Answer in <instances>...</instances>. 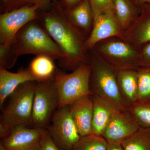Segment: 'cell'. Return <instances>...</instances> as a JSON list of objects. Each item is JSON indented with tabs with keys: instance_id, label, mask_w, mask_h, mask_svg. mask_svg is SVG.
I'll list each match as a JSON object with an SVG mask.
<instances>
[{
	"instance_id": "27",
	"label": "cell",
	"mask_w": 150,
	"mask_h": 150,
	"mask_svg": "<svg viewBox=\"0 0 150 150\" xmlns=\"http://www.w3.org/2000/svg\"><path fill=\"white\" fill-rule=\"evenodd\" d=\"M93 16L99 14L113 11L112 0H89Z\"/></svg>"
},
{
	"instance_id": "29",
	"label": "cell",
	"mask_w": 150,
	"mask_h": 150,
	"mask_svg": "<svg viewBox=\"0 0 150 150\" xmlns=\"http://www.w3.org/2000/svg\"><path fill=\"white\" fill-rule=\"evenodd\" d=\"M38 150H60L53 142L46 129L43 133Z\"/></svg>"
},
{
	"instance_id": "20",
	"label": "cell",
	"mask_w": 150,
	"mask_h": 150,
	"mask_svg": "<svg viewBox=\"0 0 150 150\" xmlns=\"http://www.w3.org/2000/svg\"><path fill=\"white\" fill-rule=\"evenodd\" d=\"M54 60L48 56H36L33 59L28 68L38 81H45L53 76L57 69Z\"/></svg>"
},
{
	"instance_id": "16",
	"label": "cell",
	"mask_w": 150,
	"mask_h": 150,
	"mask_svg": "<svg viewBox=\"0 0 150 150\" xmlns=\"http://www.w3.org/2000/svg\"><path fill=\"white\" fill-rule=\"evenodd\" d=\"M64 9L70 22L87 38L93 23V12L89 0H83L72 8Z\"/></svg>"
},
{
	"instance_id": "17",
	"label": "cell",
	"mask_w": 150,
	"mask_h": 150,
	"mask_svg": "<svg viewBox=\"0 0 150 150\" xmlns=\"http://www.w3.org/2000/svg\"><path fill=\"white\" fill-rule=\"evenodd\" d=\"M117 81L121 98L128 109L129 106L138 101L137 69L118 70Z\"/></svg>"
},
{
	"instance_id": "32",
	"label": "cell",
	"mask_w": 150,
	"mask_h": 150,
	"mask_svg": "<svg viewBox=\"0 0 150 150\" xmlns=\"http://www.w3.org/2000/svg\"><path fill=\"white\" fill-rule=\"evenodd\" d=\"M107 150H124L121 144L108 142Z\"/></svg>"
},
{
	"instance_id": "14",
	"label": "cell",
	"mask_w": 150,
	"mask_h": 150,
	"mask_svg": "<svg viewBox=\"0 0 150 150\" xmlns=\"http://www.w3.org/2000/svg\"><path fill=\"white\" fill-rule=\"evenodd\" d=\"M142 12L131 26L123 31L122 38L138 47L150 41V4H142Z\"/></svg>"
},
{
	"instance_id": "21",
	"label": "cell",
	"mask_w": 150,
	"mask_h": 150,
	"mask_svg": "<svg viewBox=\"0 0 150 150\" xmlns=\"http://www.w3.org/2000/svg\"><path fill=\"white\" fill-rule=\"evenodd\" d=\"M121 145L124 150H150V129L140 127Z\"/></svg>"
},
{
	"instance_id": "23",
	"label": "cell",
	"mask_w": 150,
	"mask_h": 150,
	"mask_svg": "<svg viewBox=\"0 0 150 150\" xmlns=\"http://www.w3.org/2000/svg\"><path fill=\"white\" fill-rule=\"evenodd\" d=\"M107 146L104 137L91 134L81 137L72 150H107Z\"/></svg>"
},
{
	"instance_id": "18",
	"label": "cell",
	"mask_w": 150,
	"mask_h": 150,
	"mask_svg": "<svg viewBox=\"0 0 150 150\" xmlns=\"http://www.w3.org/2000/svg\"><path fill=\"white\" fill-rule=\"evenodd\" d=\"M93 134L102 136L114 111L118 109L112 103L100 97L93 95Z\"/></svg>"
},
{
	"instance_id": "1",
	"label": "cell",
	"mask_w": 150,
	"mask_h": 150,
	"mask_svg": "<svg viewBox=\"0 0 150 150\" xmlns=\"http://www.w3.org/2000/svg\"><path fill=\"white\" fill-rule=\"evenodd\" d=\"M40 11L37 20L64 55L59 62V67L73 71L89 64L88 51L85 45L87 37L70 22L60 1L52 4L48 10Z\"/></svg>"
},
{
	"instance_id": "30",
	"label": "cell",
	"mask_w": 150,
	"mask_h": 150,
	"mask_svg": "<svg viewBox=\"0 0 150 150\" xmlns=\"http://www.w3.org/2000/svg\"><path fill=\"white\" fill-rule=\"evenodd\" d=\"M83 0H62L60 1L64 9H69L77 5Z\"/></svg>"
},
{
	"instance_id": "31",
	"label": "cell",
	"mask_w": 150,
	"mask_h": 150,
	"mask_svg": "<svg viewBox=\"0 0 150 150\" xmlns=\"http://www.w3.org/2000/svg\"><path fill=\"white\" fill-rule=\"evenodd\" d=\"M61 1L62 0H39L42 6V8L40 11L48 10L52 4L56 2Z\"/></svg>"
},
{
	"instance_id": "8",
	"label": "cell",
	"mask_w": 150,
	"mask_h": 150,
	"mask_svg": "<svg viewBox=\"0 0 150 150\" xmlns=\"http://www.w3.org/2000/svg\"><path fill=\"white\" fill-rule=\"evenodd\" d=\"M46 130L60 150H72L81 137L68 105L57 109Z\"/></svg>"
},
{
	"instance_id": "13",
	"label": "cell",
	"mask_w": 150,
	"mask_h": 150,
	"mask_svg": "<svg viewBox=\"0 0 150 150\" xmlns=\"http://www.w3.org/2000/svg\"><path fill=\"white\" fill-rule=\"evenodd\" d=\"M71 116L81 137L93 134V101L92 95L81 98L68 105Z\"/></svg>"
},
{
	"instance_id": "4",
	"label": "cell",
	"mask_w": 150,
	"mask_h": 150,
	"mask_svg": "<svg viewBox=\"0 0 150 150\" xmlns=\"http://www.w3.org/2000/svg\"><path fill=\"white\" fill-rule=\"evenodd\" d=\"M88 56L90 88L92 93L106 100L119 110H128L118 89V70L105 62L93 49L89 50Z\"/></svg>"
},
{
	"instance_id": "2",
	"label": "cell",
	"mask_w": 150,
	"mask_h": 150,
	"mask_svg": "<svg viewBox=\"0 0 150 150\" xmlns=\"http://www.w3.org/2000/svg\"><path fill=\"white\" fill-rule=\"evenodd\" d=\"M10 46L18 57L26 54L43 55L59 62L64 57L61 48L37 19L23 26L15 36Z\"/></svg>"
},
{
	"instance_id": "11",
	"label": "cell",
	"mask_w": 150,
	"mask_h": 150,
	"mask_svg": "<svg viewBox=\"0 0 150 150\" xmlns=\"http://www.w3.org/2000/svg\"><path fill=\"white\" fill-rule=\"evenodd\" d=\"M46 129L18 126L1 144L7 150H38Z\"/></svg>"
},
{
	"instance_id": "6",
	"label": "cell",
	"mask_w": 150,
	"mask_h": 150,
	"mask_svg": "<svg viewBox=\"0 0 150 150\" xmlns=\"http://www.w3.org/2000/svg\"><path fill=\"white\" fill-rule=\"evenodd\" d=\"M92 49L105 62L117 70L139 68V47L122 37L104 39L97 43Z\"/></svg>"
},
{
	"instance_id": "15",
	"label": "cell",
	"mask_w": 150,
	"mask_h": 150,
	"mask_svg": "<svg viewBox=\"0 0 150 150\" xmlns=\"http://www.w3.org/2000/svg\"><path fill=\"white\" fill-rule=\"evenodd\" d=\"M31 81H38L28 68H21L17 72L12 73L0 68V109L6 100L21 84Z\"/></svg>"
},
{
	"instance_id": "34",
	"label": "cell",
	"mask_w": 150,
	"mask_h": 150,
	"mask_svg": "<svg viewBox=\"0 0 150 150\" xmlns=\"http://www.w3.org/2000/svg\"><path fill=\"white\" fill-rule=\"evenodd\" d=\"M0 150H7L5 149L4 147L3 146V145L1 144H0Z\"/></svg>"
},
{
	"instance_id": "5",
	"label": "cell",
	"mask_w": 150,
	"mask_h": 150,
	"mask_svg": "<svg viewBox=\"0 0 150 150\" xmlns=\"http://www.w3.org/2000/svg\"><path fill=\"white\" fill-rule=\"evenodd\" d=\"M89 64L82 65L71 73L57 68L52 76L58 92L59 107L68 105L81 98L93 95L89 81Z\"/></svg>"
},
{
	"instance_id": "22",
	"label": "cell",
	"mask_w": 150,
	"mask_h": 150,
	"mask_svg": "<svg viewBox=\"0 0 150 150\" xmlns=\"http://www.w3.org/2000/svg\"><path fill=\"white\" fill-rule=\"evenodd\" d=\"M128 110L140 127L150 129V101H137Z\"/></svg>"
},
{
	"instance_id": "26",
	"label": "cell",
	"mask_w": 150,
	"mask_h": 150,
	"mask_svg": "<svg viewBox=\"0 0 150 150\" xmlns=\"http://www.w3.org/2000/svg\"><path fill=\"white\" fill-rule=\"evenodd\" d=\"M18 58L11 46H0V68L6 69H11L15 64Z\"/></svg>"
},
{
	"instance_id": "28",
	"label": "cell",
	"mask_w": 150,
	"mask_h": 150,
	"mask_svg": "<svg viewBox=\"0 0 150 150\" xmlns=\"http://www.w3.org/2000/svg\"><path fill=\"white\" fill-rule=\"evenodd\" d=\"M139 67H150V41L140 46Z\"/></svg>"
},
{
	"instance_id": "12",
	"label": "cell",
	"mask_w": 150,
	"mask_h": 150,
	"mask_svg": "<svg viewBox=\"0 0 150 150\" xmlns=\"http://www.w3.org/2000/svg\"><path fill=\"white\" fill-rule=\"evenodd\" d=\"M123 33L115 18L114 11L97 15L93 16V27L86 40V48L88 51L101 40L115 36L122 37Z\"/></svg>"
},
{
	"instance_id": "24",
	"label": "cell",
	"mask_w": 150,
	"mask_h": 150,
	"mask_svg": "<svg viewBox=\"0 0 150 150\" xmlns=\"http://www.w3.org/2000/svg\"><path fill=\"white\" fill-rule=\"evenodd\" d=\"M138 96L137 101H150V67L137 69Z\"/></svg>"
},
{
	"instance_id": "10",
	"label": "cell",
	"mask_w": 150,
	"mask_h": 150,
	"mask_svg": "<svg viewBox=\"0 0 150 150\" xmlns=\"http://www.w3.org/2000/svg\"><path fill=\"white\" fill-rule=\"evenodd\" d=\"M128 110L116 109L103 134L108 142L121 144L140 128Z\"/></svg>"
},
{
	"instance_id": "33",
	"label": "cell",
	"mask_w": 150,
	"mask_h": 150,
	"mask_svg": "<svg viewBox=\"0 0 150 150\" xmlns=\"http://www.w3.org/2000/svg\"><path fill=\"white\" fill-rule=\"evenodd\" d=\"M137 1H139L141 4H143V3H150V0H137Z\"/></svg>"
},
{
	"instance_id": "7",
	"label": "cell",
	"mask_w": 150,
	"mask_h": 150,
	"mask_svg": "<svg viewBox=\"0 0 150 150\" xmlns=\"http://www.w3.org/2000/svg\"><path fill=\"white\" fill-rule=\"evenodd\" d=\"M59 107V96L52 76L36 81L31 127L46 129Z\"/></svg>"
},
{
	"instance_id": "19",
	"label": "cell",
	"mask_w": 150,
	"mask_h": 150,
	"mask_svg": "<svg viewBox=\"0 0 150 150\" xmlns=\"http://www.w3.org/2000/svg\"><path fill=\"white\" fill-rule=\"evenodd\" d=\"M115 18L123 32L134 23L142 12L137 0H112Z\"/></svg>"
},
{
	"instance_id": "9",
	"label": "cell",
	"mask_w": 150,
	"mask_h": 150,
	"mask_svg": "<svg viewBox=\"0 0 150 150\" xmlns=\"http://www.w3.org/2000/svg\"><path fill=\"white\" fill-rule=\"evenodd\" d=\"M40 10V6L33 5L1 13L0 46H10L17 33L30 22L37 19Z\"/></svg>"
},
{
	"instance_id": "25",
	"label": "cell",
	"mask_w": 150,
	"mask_h": 150,
	"mask_svg": "<svg viewBox=\"0 0 150 150\" xmlns=\"http://www.w3.org/2000/svg\"><path fill=\"white\" fill-rule=\"evenodd\" d=\"M1 13L33 5H38L40 6L41 10L42 8V6L39 0H1Z\"/></svg>"
},
{
	"instance_id": "3",
	"label": "cell",
	"mask_w": 150,
	"mask_h": 150,
	"mask_svg": "<svg viewBox=\"0 0 150 150\" xmlns=\"http://www.w3.org/2000/svg\"><path fill=\"white\" fill-rule=\"evenodd\" d=\"M36 81L20 85L9 96L6 107L1 109L0 137L7 138L16 126L31 127L33 105Z\"/></svg>"
}]
</instances>
